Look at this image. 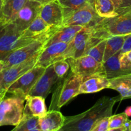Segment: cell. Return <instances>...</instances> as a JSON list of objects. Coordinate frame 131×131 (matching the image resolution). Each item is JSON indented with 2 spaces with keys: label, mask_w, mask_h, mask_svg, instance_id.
I'll return each instance as SVG.
<instances>
[{
  "label": "cell",
  "mask_w": 131,
  "mask_h": 131,
  "mask_svg": "<svg viewBox=\"0 0 131 131\" xmlns=\"http://www.w3.org/2000/svg\"><path fill=\"white\" fill-rule=\"evenodd\" d=\"M121 101L119 96L116 97H101L87 111L74 116H66L64 131H90L101 119L110 116L115 104Z\"/></svg>",
  "instance_id": "6da1fadb"
},
{
  "label": "cell",
  "mask_w": 131,
  "mask_h": 131,
  "mask_svg": "<svg viewBox=\"0 0 131 131\" xmlns=\"http://www.w3.org/2000/svg\"><path fill=\"white\" fill-rule=\"evenodd\" d=\"M82 81V78L72 72L60 79L53 93L49 110L59 111L72 99L78 95Z\"/></svg>",
  "instance_id": "7a4b0ae2"
},
{
  "label": "cell",
  "mask_w": 131,
  "mask_h": 131,
  "mask_svg": "<svg viewBox=\"0 0 131 131\" xmlns=\"http://www.w3.org/2000/svg\"><path fill=\"white\" fill-rule=\"evenodd\" d=\"M48 39V38L47 37L38 38L1 57L0 59L3 62V69L37 58L44 49L45 43Z\"/></svg>",
  "instance_id": "3957f363"
},
{
  "label": "cell",
  "mask_w": 131,
  "mask_h": 131,
  "mask_svg": "<svg viewBox=\"0 0 131 131\" xmlns=\"http://www.w3.org/2000/svg\"><path fill=\"white\" fill-rule=\"evenodd\" d=\"M14 22L0 24V58L8 52L35 40L23 37Z\"/></svg>",
  "instance_id": "277c9868"
},
{
  "label": "cell",
  "mask_w": 131,
  "mask_h": 131,
  "mask_svg": "<svg viewBox=\"0 0 131 131\" xmlns=\"http://www.w3.org/2000/svg\"><path fill=\"white\" fill-rule=\"evenodd\" d=\"M24 99L14 95L4 98L0 102V127L16 126L19 124L24 113Z\"/></svg>",
  "instance_id": "5b68a950"
},
{
  "label": "cell",
  "mask_w": 131,
  "mask_h": 131,
  "mask_svg": "<svg viewBox=\"0 0 131 131\" xmlns=\"http://www.w3.org/2000/svg\"><path fill=\"white\" fill-rule=\"evenodd\" d=\"M45 69L42 67L35 65L10 85L6 90L7 93L25 100V97L44 72Z\"/></svg>",
  "instance_id": "8992f818"
},
{
  "label": "cell",
  "mask_w": 131,
  "mask_h": 131,
  "mask_svg": "<svg viewBox=\"0 0 131 131\" xmlns=\"http://www.w3.org/2000/svg\"><path fill=\"white\" fill-rule=\"evenodd\" d=\"M66 60L69 63L72 72L78 75L83 81L96 74H104L102 63L96 61L87 54L78 58H69Z\"/></svg>",
  "instance_id": "52a82bcc"
},
{
  "label": "cell",
  "mask_w": 131,
  "mask_h": 131,
  "mask_svg": "<svg viewBox=\"0 0 131 131\" xmlns=\"http://www.w3.org/2000/svg\"><path fill=\"white\" fill-rule=\"evenodd\" d=\"M102 18L96 14L94 6L89 3L81 8L64 16L62 26L78 25L83 27L89 26L96 24Z\"/></svg>",
  "instance_id": "ba28073f"
},
{
  "label": "cell",
  "mask_w": 131,
  "mask_h": 131,
  "mask_svg": "<svg viewBox=\"0 0 131 131\" xmlns=\"http://www.w3.org/2000/svg\"><path fill=\"white\" fill-rule=\"evenodd\" d=\"M103 29L110 36H126L131 34V12L100 21Z\"/></svg>",
  "instance_id": "9c48e42d"
},
{
  "label": "cell",
  "mask_w": 131,
  "mask_h": 131,
  "mask_svg": "<svg viewBox=\"0 0 131 131\" xmlns=\"http://www.w3.org/2000/svg\"><path fill=\"white\" fill-rule=\"evenodd\" d=\"M91 26H84L68 43L64 54V59L78 58L86 55L87 42L91 35Z\"/></svg>",
  "instance_id": "30bf717a"
},
{
  "label": "cell",
  "mask_w": 131,
  "mask_h": 131,
  "mask_svg": "<svg viewBox=\"0 0 131 131\" xmlns=\"http://www.w3.org/2000/svg\"><path fill=\"white\" fill-rule=\"evenodd\" d=\"M68 43L58 42L44 47L36 59L35 66L48 67L56 61L64 59V54Z\"/></svg>",
  "instance_id": "8fae6325"
},
{
  "label": "cell",
  "mask_w": 131,
  "mask_h": 131,
  "mask_svg": "<svg viewBox=\"0 0 131 131\" xmlns=\"http://www.w3.org/2000/svg\"><path fill=\"white\" fill-rule=\"evenodd\" d=\"M36 59L6 68L0 72V92L6 91L12 84L35 66Z\"/></svg>",
  "instance_id": "7c38bea8"
},
{
  "label": "cell",
  "mask_w": 131,
  "mask_h": 131,
  "mask_svg": "<svg viewBox=\"0 0 131 131\" xmlns=\"http://www.w3.org/2000/svg\"><path fill=\"white\" fill-rule=\"evenodd\" d=\"M60 79L54 71L53 65H50L46 68L44 72L40 77L28 95L40 96L45 99Z\"/></svg>",
  "instance_id": "4fadbf2b"
},
{
  "label": "cell",
  "mask_w": 131,
  "mask_h": 131,
  "mask_svg": "<svg viewBox=\"0 0 131 131\" xmlns=\"http://www.w3.org/2000/svg\"><path fill=\"white\" fill-rule=\"evenodd\" d=\"M42 5L36 1L27 0L24 6L17 13L15 19L12 21L21 31H24L39 15Z\"/></svg>",
  "instance_id": "5bb4252c"
},
{
  "label": "cell",
  "mask_w": 131,
  "mask_h": 131,
  "mask_svg": "<svg viewBox=\"0 0 131 131\" xmlns=\"http://www.w3.org/2000/svg\"><path fill=\"white\" fill-rule=\"evenodd\" d=\"M39 16L48 25L53 27L61 26L64 20L62 8L57 0L42 5Z\"/></svg>",
  "instance_id": "9a60e30c"
},
{
  "label": "cell",
  "mask_w": 131,
  "mask_h": 131,
  "mask_svg": "<svg viewBox=\"0 0 131 131\" xmlns=\"http://www.w3.org/2000/svg\"><path fill=\"white\" fill-rule=\"evenodd\" d=\"M83 28L82 26L78 25L61 26L58 27L52 35L47 40L44 48L52 43L58 42L69 43Z\"/></svg>",
  "instance_id": "2e32d148"
},
{
  "label": "cell",
  "mask_w": 131,
  "mask_h": 131,
  "mask_svg": "<svg viewBox=\"0 0 131 131\" xmlns=\"http://www.w3.org/2000/svg\"><path fill=\"white\" fill-rule=\"evenodd\" d=\"M66 117L57 110H49L42 117L39 118L41 131H58L62 128Z\"/></svg>",
  "instance_id": "e0dca14e"
},
{
  "label": "cell",
  "mask_w": 131,
  "mask_h": 131,
  "mask_svg": "<svg viewBox=\"0 0 131 131\" xmlns=\"http://www.w3.org/2000/svg\"><path fill=\"white\" fill-rule=\"evenodd\" d=\"M109 79L104 74L92 75L82 81L79 89V95L93 93L108 88Z\"/></svg>",
  "instance_id": "ac0fdd59"
},
{
  "label": "cell",
  "mask_w": 131,
  "mask_h": 131,
  "mask_svg": "<svg viewBox=\"0 0 131 131\" xmlns=\"http://www.w3.org/2000/svg\"><path fill=\"white\" fill-rule=\"evenodd\" d=\"M108 88L117 91L120 100L131 99V73L109 79Z\"/></svg>",
  "instance_id": "d6986e66"
},
{
  "label": "cell",
  "mask_w": 131,
  "mask_h": 131,
  "mask_svg": "<svg viewBox=\"0 0 131 131\" xmlns=\"http://www.w3.org/2000/svg\"><path fill=\"white\" fill-rule=\"evenodd\" d=\"M27 0H2L1 14L2 19L0 24L14 21L19 10Z\"/></svg>",
  "instance_id": "ffe728a7"
},
{
  "label": "cell",
  "mask_w": 131,
  "mask_h": 131,
  "mask_svg": "<svg viewBox=\"0 0 131 131\" xmlns=\"http://www.w3.org/2000/svg\"><path fill=\"white\" fill-rule=\"evenodd\" d=\"M26 105L24 109L31 115L37 118L44 116L48 112L45 104V99L40 96H29L25 97Z\"/></svg>",
  "instance_id": "44dd1931"
},
{
  "label": "cell",
  "mask_w": 131,
  "mask_h": 131,
  "mask_svg": "<svg viewBox=\"0 0 131 131\" xmlns=\"http://www.w3.org/2000/svg\"><path fill=\"white\" fill-rule=\"evenodd\" d=\"M121 51L108 58L102 63L103 69L105 75L108 79L115 78L124 74H129L121 69L119 63Z\"/></svg>",
  "instance_id": "7402d4cb"
},
{
  "label": "cell",
  "mask_w": 131,
  "mask_h": 131,
  "mask_svg": "<svg viewBox=\"0 0 131 131\" xmlns=\"http://www.w3.org/2000/svg\"><path fill=\"white\" fill-rule=\"evenodd\" d=\"M11 131H41L39 125V118L33 116L24 109L21 120Z\"/></svg>",
  "instance_id": "603a6c76"
},
{
  "label": "cell",
  "mask_w": 131,
  "mask_h": 131,
  "mask_svg": "<svg viewBox=\"0 0 131 131\" xmlns=\"http://www.w3.org/2000/svg\"><path fill=\"white\" fill-rule=\"evenodd\" d=\"M94 8L96 14L101 18H110L118 14L112 0H94Z\"/></svg>",
  "instance_id": "cb8c5ba5"
},
{
  "label": "cell",
  "mask_w": 131,
  "mask_h": 131,
  "mask_svg": "<svg viewBox=\"0 0 131 131\" xmlns=\"http://www.w3.org/2000/svg\"><path fill=\"white\" fill-rule=\"evenodd\" d=\"M126 36H110L107 38L104 52L103 63L121 51Z\"/></svg>",
  "instance_id": "d4e9b609"
},
{
  "label": "cell",
  "mask_w": 131,
  "mask_h": 131,
  "mask_svg": "<svg viewBox=\"0 0 131 131\" xmlns=\"http://www.w3.org/2000/svg\"><path fill=\"white\" fill-rule=\"evenodd\" d=\"M62 8L64 16L69 13L81 8L87 4L94 6V0H57Z\"/></svg>",
  "instance_id": "484cf974"
},
{
  "label": "cell",
  "mask_w": 131,
  "mask_h": 131,
  "mask_svg": "<svg viewBox=\"0 0 131 131\" xmlns=\"http://www.w3.org/2000/svg\"><path fill=\"white\" fill-rule=\"evenodd\" d=\"M107 40H104L100 43L96 44L92 48L90 49L86 54L91 56L92 58L95 59L96 61L103 63V59H104V52H105V46H106Z\"/></svg>",
  "instance_id": "4316f807"
},
{
  "label": "cell",
  "mask_w": 131,
  "mask_h": 131,
  "mask_svg": "<svg viewBox=\"0 0 131 131\" xmlns=\"http://www.w3.org/2000/svg\"><path fill=\"white\" fill-rule=\"evenodd\" d=\"M128 116L125 113L118 114V115H111L109 116V129H115V128L121 127L125 125H128Z\"/></svg>",
  "instance_id": "83f0119b"
},
{
  "label": "cell",
  "mask_w": 131,
  "mask_h": 131,
  "mask_svg": "<svg viewBox=\"0 0 131 131\" xmlns=\"http://www.w3.org/2000/svg\"><path fill=\"white\" fill-rule=\"evenodd\" d=\"M54 71L60 79L64 78L69 70V64L66 60H61L53 64Z\"/></svg>",
  "instance_id": "f1b7e54d"
},
{
  "label": "cell",
  "mask_w": 131,
  "mask_h": 131,
  "mask_svg": "<svg viewBox=\"0 0 131 131\" xmlns=\"http://www.w3.org/2000/svg\"><path fill=\"white\" fill-rule=\"evenodd\" d=\"M118 15L131 12V0H112Z\"/></svg>",
  "instance_id": "f546056e"
},
{
  "label": "cell",
  "mask_w": 131,
  "mask_h": 131,
  "mask_svg": "<svg viewBox=\"0 0 131 131\" xmlns=\"http://www.w3.org/2000/svg\"><path fill=\"white\" fill-rule=\"evenodd\" d=\"M109 116L99 120L90 131H107L109 129Z\"/></svg>",
  "instance_id": "4dcf8cb0"
},
{
  "label": "cell",
  "mask_w": 131,
  "mask_h": 131,
  "mask_svg": "<svg viewBox=\"0 0 131 131\" xmlns=\"http://www.w3.org/2000/svg\"><path fill=\"white\" fill-rule=\"evenodd\" d=\"M130 51H131V34L126 35L123 46L121 49V53H125Z\"/></svg>",
  "instance_id": "1f68e13d"
},
{
  "label": "cell",
  "mask_w": 131,
  "mask_h": 131,
  "mask_svg": "<svg viewBox=\"0 0 131 131\" xmlns=\"http://www.w3.org/2000/svg\"><path fill=\"white\" fill-rule=\"evenodd\" d=\"M128 128L127 125H125V126L121 127L119 128H115V129H109L107 131H124Z\"/></svg>",
  "instance_id": "d6a6232c"
},
{
  "label": "cell",
  "mask_w": 131,
  "mask_h": 131,
  "mask_svg": "<svg viewBox=\"0 0 131 131\" xmlns=\"http://www.w3.org/2000/svg\"><path fill=\"white\" fill-rule=\"evenodd\" d=\"M125 114L128 117H131V106H128L125 109L124 111Z\"/></svg>",
  "instance_id": "836d02e7"
},
{
  "label": "cell",
  "mask_w": 131,
  "mask_h": 131,
  "mask_svg": "<svg viewBox=\"0 0 131 131\" xmlns=\"http://www.w3.org/2000/svg\"><path fill=\"white\" fill-rule=\"evenodd\" d=\"M31 1H36V2H38L39 3H41V5H44V4L50 2V0H31Z\"/></svg>",
  "instance_id": "e575fe53"
},
{
  "label": "cell",
  "mask_w": 131,
  "mask_h": 131,
  "mask_svg": "<svg viewBox=\"0 0 131 131\" xmlns=\"http://www.w3.org/2000/svg\"><path fill=\"white\" fill-rule=\"evenodd\" d=\"M6 93H7L6 91H1V92H0V102L5 98Z\"/></svg>",
  "instance_id": "d590c367"
},
{
  "label": "cell",
  "mask_w": 131,
  "mask_h": 131,
  "mask_svg": "<svg viewBox=\"0 0 131 131\" xmlns=\"http://www.w3.org/2000/svg\"><path fill=\"white\" fill-rule=\"evenodd\" d=\"M3 68H4L3 62L2 60L0 59V72H1L2 70H3Z\"/></svg>",
  "instance_id": "8d00e7d4"
},
{
  "label": "cell",
  "mask_w": 131,
  "mask_h": 131,
  "mask_svg": "<svg viewBox=\"0 0 131 131\" xmlns=\"http://www.w3.org/2000/svg\"><path fill=\"white\" fill-rule=\"evenodd\" d=\"M1 19H2V14H1V1L0 0V23L1 21Z\"/></svg>",
  "instance_id": "74e56055"
},
{
  "label": "cell",
  "mask_w": 131,
  "mask_h": 131,
  "mask_svg": "<svg viewBox=\"0 0 131 131\" xmlns=\"http://www.w3.org/2000/svg\"><path fill=\"white\" fill-rule=\"evenodd\" d=\"M128 129L129 131H131V120L128 122Z\"/></svg>",
  "instance_id": "f35d334b"
},
{
  "label": "cell",
  "mask_w": 131,
  "mask_h": 131,
  "mask_svg": "<svg viewBox=\"0 0 131 131\" xmlns=\"http://www.w3.org/2000/svg\"><path fill=\"white\" fill-rule=\"evenodd\" d=\"M124 131H129V130H128V128H127V129H126L125 130H124Z\"/></svg>",
  "instance_id": "ab89813d"
},
{
  "label": "cell",
  "mask_w": 131,
  "mask_h": 131,
  "mask_svg": "<svg viewBox=\"0 0 131 131\" xmlns=\"http://www.w3.org/2000/svg\"><path fill=\"white\" fill-rule=\"evenodd\" d=\"M58 131H64V130H62V129H60V130H58Z\"/></svg>",
  "instance_id": "60d3db41"
},
{
  "label": "cell",
  "mask_w": 131,
  "mask_h": 131,
  "mask_svg": "<svg viewBox=\"0 0 131 131\" xmlns=\"http://www.w3.org/2000/svg\"><path fill=\"white\" fill-rule=\"evenodd\" d=\"M50 1H55V0H50Z\"/></svg>",
  "instance_id": "b9f144b4"
},
{
  "label": "cell",
  "mask_w": 131,
  "mask_h": 131,
  "mask_svg": "<svg viewBox=\"0 0 131 131\" xmlns=\"http://www.w3.org/2000/svg\"><path fill=\"white\" fill-rule=\"evenodd\" d=\"M1 3H2V0H1Z\"/></svg>",
  "instance_id": "7bdbcfd3"
}]
</instances>
